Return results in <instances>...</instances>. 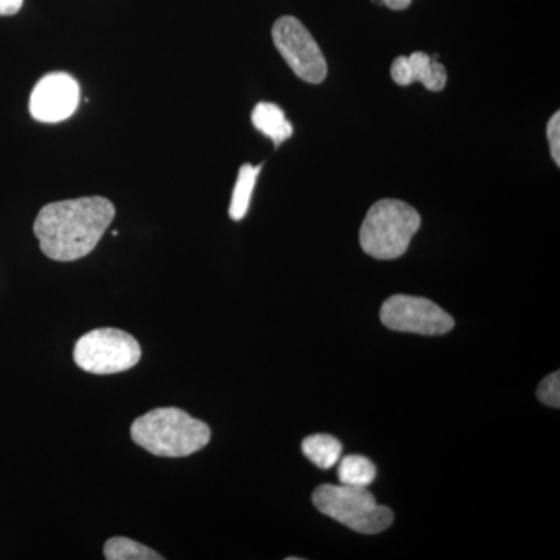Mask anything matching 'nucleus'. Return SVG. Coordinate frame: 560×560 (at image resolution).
<instances>
[{
    "instance_id": "9",
    "label": "nucleus",
    "mask_w": 560,
    "mask_h": 560,
    "mask_svg": "<svg viewBox=\"0 0 560 560\" xmlns=\"http://www.w3.org/2000/svg\"><path fill=\"white\" fill-rule=\"evenodd\" d=\"M390 79L399 86L422 83L431 92H441L447 84V70L425 51H412L410 57H397L390 65Z\"/></svg>"
},
{
    "instance_id": "4",
    "label": "nucleus",
    "mask_w": 560,
    "mask_h": 560,
    "mask_svg": "<svg viewBox=\"0 0 560 560\" xmlns=\"http://www.w3.org/2000/svg\"><path fill=\"white\" fill-rule=\"evenodd\" d=\"M313 504L327 517L361 534H378L394 522L389 508L381 506L368 488L323 485L313 492Z\"/></svg>"
},
{
    "instance_id": "15",
    "label": "nucleus",
    "mask_w": 560,
    "mask_h": 560,
    "mask_svg": "<svg viewBox=\"0 0 560 560\" xmlns=\"http://www.w3.org/2000/svg\"><path fill=\"white\" fill-rule=\"evenodd\" d=\"M537 397L540 401L551 408L560 407V374L556 371L555 374L548 375L545 381H541L539 389H537Z\"/></svg>"
},
{
    "instance_id": "6",
    "label": "nucleus",
    "mask_w": 560,
    "mask_h": 560,
    "mask_svg": "<svg viewBox=\"0 0 560 560\" xmlns=\"http://www.w3.org/2000/svg\"><path fill=\"white\" fill-rule=\"evenodd\" d=\"M272 40L290 69L307 83L319 84L327 77V61L312 33L294 16H282L272 25Z\"/></svg>"
},
{
    "instance_id": "14",
    "label": "nucleus",
    "mask_w": 560,
    "mask_h": 560,
    "mask_svg": "<svg viewBox=\"0 0 560 560\" xmlns=\"http://www.w3.org/2000/svg\"><path fill=\"white\" fill-rule=\"evenodd\" d=\"M105 558L108 560H162L161 555L139 541L127 537H113L106 541Z\"/></svg>"
},
{
    "instance_id": "11",
    "label": "nucleus",
    "mask_w": 560,
    "mask_h": 560,
    "mask_svg": "<svg viewBox=\"0 0 560 560\" xmlns=\"http://www.w3.org/2000/svg\"><path fill=\"white\" fill-rule=\"evenodd\" d=\"M302 452L319 469H330L341 458L342 445L330 434H313L302 441Z\"/></svg>"
},
{
    "instance_id": "3",
    "label": "nucleus",
    "mask_w": 560,
    "mask_h": 560,
    "mask_svg": "<svg viewBox=\"0 0 560 560\" xmlns=\"http://www.w3.org/2000/svg\"><path fill=\"white\" fill-rule=\"evenodd\" d=\"M420 228L418 210L399 200H381L368 210L361 224L360 245L378 260L399 259Z\"/></svg>"
},
{
    "instance_id": "10",
    "label": "nucleus",
    "mask_w": 560,
    "mask_h": 560,
    "mask_svg": "<svg viewBox=\"0 0 560 560\" xmlns=\"http://www.w3.org/2000/svg\"><path fill=\"white\" fill-rule=\"evenodd\" d=\"M253 125L261 135L275 142L276 149L293 136V125L287 120L285 113L280 106L270 102H261L253 110Z\"/></svg>"
},
{
    "instance_id": "18",
    "label": "nucleus",
    "mask_w": 560,
    "mask_h": 560,
    "mask_svg": "<svg viewBox=\"0 0 560 560\" xmlns=\"http://www.w3.org/2000/svg\"><path fill=\"white\" fill-rule=\"evenodd\" d=\"M412 0H383V5L394 11L407 10L411 5Z\"/></svg>"
},
{
    "instance_id": "12",
    "label": "nucleus",
    "mask_w": 560,
    "mask_h": 560,
    "mask_svg": "<svg viewBox=\"0 0 560 560\" xmlns=\"http://www.w3.org/2000/svg\"><path fill=\"white\" fill-rule=\"evenodd\" d=\"M260 171L261 165H242L237 183H235L234 194H232L231 198L230 217L232 220L241 221L245 219Z\"/></svg>"
},
{
    "instance_id": "5",
    "label": "nucleus",
    "mask_w": 560,
    "mask_h": 560,
    "mask_svg": "<svg viewBox=\"0 0 560 560\" xmlns=\"http://www.w3.org/2000/svg\"><path fill=\"white\" fill-rule=\"evenodd\" d=\"M142 349L135 337L119 329H95L77 341L73 360L95 375L119 374L139 363Z\"/></svg>"
},
{
    "instance_id": "13",
    "label": "nucleus",
    "mask_w": 560,
    "mask_h": 560,
    "mask_svg": "<svg viewBox=\"0 0 560 560\" xmlns=\"http://www.w3.org/2000/svg\"><path fill=\"white\" fill-rule=\"evenodd\" d=\"M338 477L341 485L370 488L377 477V467L366 456L349 455L342 458Z\"/></svg>"
},
{
    "instance_id": "7",
    "label": "nucleus",
    "mask_w": 560,
    "mask_h": 560,
    "mask_svg": "<svg viewBox=\"0 0 560 560\" xmlns=\"http://www.w3.org/2000/svg\"><path fill=\"white\" fill-rule=\"evenodd\" d=\"M382 323L394 331L440 337L455 327V319L440 305L425 298L396 294L390 296L381 311Z\"/></svg>"
},
{
    "instance_id": "2",
    "label": "nucleus",
    "mask_w": 560,
    "mask_h": 560,
    "mask_svg": "<svg viewBox=\"0 0 560 560\" xmlns=\"http://www.w3.org/2000/svg\"><path fill=\"white\" fill-rule=\"evenodd\" d=\"M131 438L151 455L184 458L209 444L210 429L179 408H156L132 422Z\"/></svg>"
},
{
    "instance_id": "16",
    "label": "nucleus",
    "mask_w": 560,
    "mask_h": 560,
    "mask_svg": "<svg viewBox=\"0 0 560 560\" xmlns=\"http://www.w3.org/2000/svg\"><path fill=\"white\" fill-rule=\"evenodd\" d=\"M548 142H550L551 158L556 164H560V114L556 113L548 121Z\"/></svg>"
},
{
    "instance_id": "1",
    "label": "nucleus",
    "mask_w": 560,
    "mask_h": 560,
    "mask_svg": "<svg viewBox=\"0 0 560 560\" xmlns=\"http://www.w3.org/2000/svg\"><path fill=\"white\" fill-rule=\"evenodd\" d=\"M114 217L116 208L103 197L50 202L39 210L33 231L49 259L73 261L95 249Z\"/></svg>"
},
{
    "instance_id": "17",
    "label": "nucleus",
    "mask_w": 560,
    "mask_h": 560,
    "mask_svg": "<svg viewBox=\"0 0 560 560\" xmlns=\"http://www.w3.org/2000/svg\"><path fill=\"white\" fill-rule=\"evenodd\" d=\"M24 0H0V16H13L22 9Z\"/></svg>"
},
{
    "instance_id": "8",
    "label": "nucleus",
    "mask_w": 560,
    "mask_h": 560,
    "mask_svg": "<svg viewBox=\"0 0 560 560\" xmlns=\"http://www.w3.org/2000/svg\"><path fill=\"white\" fill-rule=\"evenodd\" d=\"M80 103V84L66 72H51L33 88L31 114L43 124H58L73 116Z\"/></svg>"
}]
</instances>
